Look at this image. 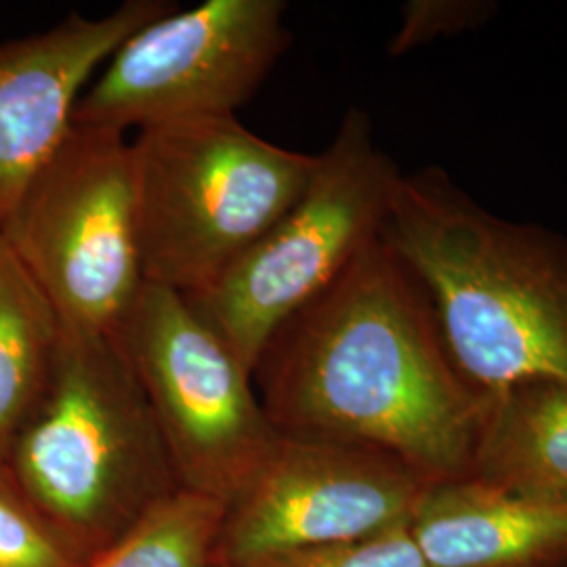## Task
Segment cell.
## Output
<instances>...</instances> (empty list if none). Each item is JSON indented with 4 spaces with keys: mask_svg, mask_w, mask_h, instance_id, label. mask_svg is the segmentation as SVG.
I'll list each match as a JSON object with an SVG mask.
<instances>
[{
    "mask_svg": "<svg viewBox=\"0 0 567 567\" xmlns=\"http://www.w3.org/2000/svg\"><path fill=\"white\" fill-rule=\"evenodd\" d=\"M224 515L221 501L177 487L86 567H213Z\"/></svg>",
    "mask_w": 567,
    "mask_h": 567,
    "instance_id": "cell-14",
    "label": "cell"
},
{
    "mask_svg": "<svg viewBox=\"0 0 567 567\" xmlns=\"http://www.w3.org/2000/svg\"><path fill=\"white\" fill-rule=\"evenodd\" d=\"M60 341L55 309L0 234V458L39 402Z\"/></svg>",
    "mask_w": 567,
    "mask_h": 567,
    "instance_id": "cell-13",
    "label": "cell"
},
{
    "mask_svg": "<svg viewBox=\"0 0 567 567\" xmlns=\"http://www.w3.org/2000/svg\"><path fill=\"white\" fill-rule=\"evenodd\" d=\"M173 9L164 0H128L103 18L70 13L47 32L0 42V227L72 131L93 72Z\"/></svg>",
    "mask_w": 567,
    "mask_h": 567,
    "instance_id": "cell-10",
    "label": "cell"
},
{
    "mask_svg": "<svg viewBox=\"0 0 567 567\" xmlns=\"http://www.w3.org/2000/svg\"><path fill=\"white\" fill-rule=\"evenodd\" d=\"M381 236L423 284L447 351L484 395L567 383V236L477 203L442 166L402 173Z\"/></svg>",
    "mask_w": 567,
    "mask_h": 567,
    "instance_id": "cell-2",
    "label": "cell"
},
{
    "mask_svg": "<svg viewBox=\"0 0 567 567\" xmlns=\"http://www.w3.org/2000/svg\"><path fill=\"white\" fill-rule=\"evenodd\" d=\"M82 555L23 494L0 458V567H86Z\"/></svg>",
    "mask_w": 567,
    "mask_h": 567,
    "instance_id": "cell-15",
    "label": "cell"
},
{
    "mask_svg": "<svg viewBox=\"0 0 567 567\" xmlns=\"http://www.w3.org/2000/svg\"><path fill=\"white\" fill-rule=\"evenodd\" d=\"M471 477L567 505V383L529 381L489 395Z\"/></svg>",
    "mask_w": 567,
    "mask_h": 567,
    "instance_id": "cell-12",
    "label": "cell"
},
{
    "mask_svg": "<svg viewBox=\"0 0 567 567\" xmlns=\"http://www.w3.org/2000/svg\"><path fill=\"white\" fill-rule=\"evenodd\" d=\"M402 171L351 107L299 200L189 303L255 372L271 337L381 236Z\"/></svg>",
    "mask_w": 567,
    "mask_h": 567,
    "instance_id": "cell-5",
    "label": "cell"
},
{
    "mask_svg": "<svg viewBox=\"0 0 567 567\" xmlns=\"http://www.w3.org/2000/svg\"><path fill=\"white\" fill-rule=\"evenodd\" d=\"M282 0H206L133 32L74 110V124L122 133L234 116L290 44Z\"/></svg>",
    "mask_w": 567,
    "mask_h": 567,
    "instance_id": "cell-8",
    "label": "cell"
},
{
    "mask_svg": "<svg viewBox=\"0 0 567 567\" xmlns=\"http://www.w3.org/2000/svg\"><path fill=\"white\" fill-rule=\"evenodd\" d=\"M433 482L374 447L284 435L225 505L215 557L244 567L290 548L408 526Z\"/></svg>",
    "mask_w": 567,
    "mask_h": 567,
    "instance_id": "cell-9",
    "label": "cell"
},
{
    "mask_svg": "<svg viewBox=\"0 0 567 567\" xmlns=\"http://www.w3.org/2000/svg\"><path fill=\"white\" fill-rule=\"evenodd\" d=\"M0 234L63 330L114 337L145 286L131 143L74 124Z\"/></svg>",
    "mask_w": 567,
    "mask_h": 567,
    "instance_id": "cell-6",
    "label": "cell"
},
{
    "mask_svg": "<svg viewBox=\"0 0 567 567\" xmlns=\"http://www.w3.org/2000/svg\"><path fill=\"white\" fill-rule=\"evenodd\" d=\"M252 377L284 435L374 447L431 482L471 477L489 395L383 236L271 337Z\"/></svg>",
    "mask_w": 567,
    "mask_h": 567,
    "instance_id": "cell-1",
    "label": "cell"
},
{
    "mask_svg": "<svg viewBox=\"0 0 567 567\" xmlns=\"http://www.w3.org/2000/svg\"><path fill=\"white\" fill-rule=\"evenodd\" d=\"M408 529L426 567H567V505L473 477L433 482Z\"/></svg>",
    "mask_w": 567,
    "mask_h": 567,
    "instance_id": "cell-11",
    "label": "cell"
},
{
    "mask_svg": "<svg viewBox=\"0 0 567 567\" xmlns=\"http://www.w3.org/2000/svg\"><path fill=\"white\" fill-rule=\"evenodd\" d=\"M163 435L179 486L227 505L280 440L252 372L189 299L145 284L114 334Z\"/></svg>",
    "mask_w": 567,
    "mask_h": 567,
    "instance_id": "cell-7",
    "label": "cell"
},
{
    "mask_svg": "<svg viewBox=\"0 0 567 567\" xmlns=\"http://www.w3.org/2000/svg\"><path fill=\"white\" fill-rule=\"evenodd\" d=\"M4 458L34 507L89 559L182 487L142 385L105 334L61 328L41 398Z\"/></svg>",
    "mask_w": 567,
    "mask_h": 567,
    "instance_id": "cell-3",
    "label": "cell"
},
{
    "mask_svg": "<svg viewBox=\"0 0 567 567\" xmlns=\"http://www.w3.org/2000/svg\"><path fill=\"white\" fill-rule=\"evenodd\" d=\"M244 567H426L408 526L374 536L290 548Z\"/></svg>",
    "mask_w": 567,
    "mask_h": 567,
    "instance_id": "cell-16",
    "label": "cell"
},
{
    "mask_svg": "<svg viewBox=\"0 0 567 567\" xmlns=\"http://www.w3.org/2000/svg\"><path fill=\"white\" fill-rule=\"evenodd\" d=\"M498 7L486 0H412L402 9V25L389 42L391 55L482 28Z\"/></svg>",
    "mask_w": 567,
    "mask_h": 567,
    "instance_id": "cell-17",
    "label": "cell"
},
{
    "mask_svg": "<svg viewBox=\"0 0 567 567\" xmlns=\"http://www.w3.org/2000/svg\"><path fill=\"white\" fill-rule=\"evenodd\" d=\"M145 284L196 295L299 200L318 154L292 152L236 116L168 122L131 142Z\"/></svg>",
    "mask_w": 567,
    "mask_h": 567,
    "instance_id": "cell-4",
    "label": "cell"
},
{
    "mask_svg": "<svg viewBox=\"0 0 567 567\" xmlns=\"http://www.w3.org/2000/svg\"><path fill=\"white\" fill-rule=\"evenodd\" d=\"M213 567H229L227 564H224V561H219L217 557H215V564H213Z\"/></svg>",
    "mask_w": 567,
    "mask_h": 567,
    "instance_id": "cell-18",
    "label": "cell"
}]
</instances>
